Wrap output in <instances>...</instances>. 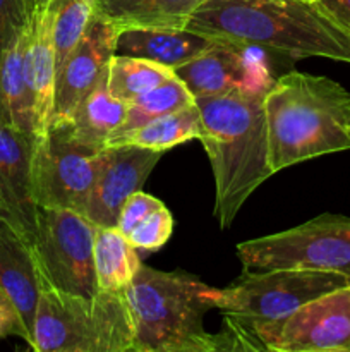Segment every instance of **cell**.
I'll return each mask as SVG.
<instances>
[{
  "instance_id": "18",
  "label": "cell",
  "mask_w": 350,
  "mask_h": 352,
  "mask_svg": "<svg viewBox=\"0 0 350 352\" xmlns=\"http://www.w3.org/2000/svg\"><path fill=\"white\" fill-rule=\"evenodd\" d=\"M27 23L30 19L0 47V117L10 126L34 136L33 96L24 65Z\"/></svg>"
},
{
  "instance_id": "19",
  "label": "cell",
  "mask_w": 350,
  "mask_h": 352,
  "mask_svg": "<svg viewBox=\"0 0 350 352\" xmlns=\"http://www.w3.org/2000/svg\"><path fill=\"white\" fill-rule=\"evenodd\" d=\"M206 0H93V14L117 30L175 28L184 30Z\"/></svg>"
},
{
  "instance_id": "16",
  "label": "cell",
  "mask_w": 350,
  "mask_h": 352,
  "mask_svg": "<svg viewBox=\"0 0 350 352\" xmlns=\"http://www.w3.org/2000/svg\"><path fill=\"white\" fill-rule=\"evenodd\" d=\"M54 0H40L27 23L26 65L27 82L33 96L34 136L47 134L51 126L57 86V62L54 43Z\"/></svg>"
},
{
  "instance_id": "6",
  "label": "cell",
  "mask_w": 350,
  "mask_h": 352,
  "mask_svg": "<svg viewBox=\"0 0 350 352\" xmlns=\"http://www.w3.org/2000/svg\"><path fill=\"white\" fill-rule=\"evenodd\" d=\"M36 352H134L126 291L78 296L43 285L33 325Z\"/></svg>"
},
{
  "instance_id": "25",
  "label": "cell",
  "mask_w": 350,
  "mask_h": 352,
  "mask_svg": "<svg viewBox=\"0 0 350 352\" xmlns=\"http://www.w3.org/2000/svg\"><path fill=\"white\" fill-rule=\"evenodd\" d=\"M54 43L57 76L84 34L93 16V0H54Z\"/></svg>"
},
{
  "instance_id": "31",
  "label": "cell",
  "mask_w": 350,
  "mask_h": 352,
  "mask_svg": "<svg viewBox=\"0 0 350 352\" xmlns=\"http://www.w3.org/2000/svg\"><path fill=\"white\" fill-rule=\"evenodd\" d=\"M305 2H318V0H305Z\"/></svg>"
},
{
  "instance_id": "1",
  "label": "cell",
  "mask_w": 350,
  "mask_h": 352,
  "mask_svg": "<svg viewBox=\"0 0 350 352\" xmlns=\"http://www.w3.org/2000/svg\"><path fill=\"white\" fill-rule=\"evenodd\" d=\"M185 28L292 58L325 57L350 64V30L318 2L206 0Z\"/></svg>"
},
{
  "instance_id": "26",
  "label": "cell",
  "mask_w": 350,
  "mask_h": 352,
  "mask_svg": "<svg viewBox=\"0 0 350 352\" xmlns=\"http://www.w3.org/2000/svg\"><path fill=\"white\" fill-rule=\"evenodd\" d=\"M174 232V217L170 210L161 203L158 208L148 213L129 232L127 239L136 250L158 251L168 243Z\"/></svg>"
},
{
  "instance_id": "5",
  "label": "cell",
  "mask_w": 350,
  "mask_h": 352,
  "mask_svg": "<svg viewBox=\"0 0 350 352\" xmlns=\"http://www.w3.org/2000/svg\"><path fill=\"white\" fill-rule=\"evenodd\" d=\"M213 287L184 272L141 265L126 289L134 352H218L222 336L205 329Z\"/></svg>"
},
{
  "instance_id": "30",
  "label": "cell",
  "mask_w": 350,
  "mask_h": 352,
  "mask_svg": "<svg viewBox=\"0 0 350 352\" xmlns=\"http://www.w3.org/2000/svg\"><path fill=\"white\" fill-rule=\"evenodd\" d=\"M319 6L350 30V0H318Z\"/></svg>"
},
{
  "instance_id": "29",
  "label": "cell",
  "mask_w": 350,
  "mask_h": 352,
  "mask_svg": "<svg viewBox=\"0 0 350 352\" xmlns=\"http://www.w3.org/2000/svg\"><path fill=\"white\" fill-rule=\"evenodd\" d=\"M9 336H16L21 339L19 322H17V316L12 308L0 299V340Z\"/></svg>"
},
{
  "instance_id": "15",
  "label": "cell",
  "mask_w": 350,
  "mask_h": 352,
  "mask_svg": "<svg viewBox=\"0 0 350 352\" xmlns=\"http://www.w3.org/2000/svg\"><path fill=\"white\" fill-rule=\"evenodd\" d=\"M36 138L0 117V212L33 241L38 206L31 189V164Z\"/></svg>"
},
{
  "instance_id": "14",
  "label": "cell",
  "mask_w": 350,
  "mask_h": 352,
  "mask_svg": "<svg viewBox=\"0 0 350 352\" xmlns=\"http://www.w3.org/2000/svg\"><path fill=\"white\" fill-rule=\"evenodd\" d=\"M43 278L33 246L12 220L0 212V299L16 313L21 339L31 347Z\"/></svg>"
},
{
  "instance_id": "3",
  "label": "cell",
  "mask_w": 350,
  "mask_h": 352,
  "mask_svg": "<svg viewBox=\"0 0 350 352\" xmlns=\"http://www.w3.org/2000/svg\"><path fill=\"white\" fill-rule=\"evenodd\" d=\"M264 112L273 174L350 150V91L326 76H278L264 95Z\"/></svg>"
},
{
  "instance_id": "22",
  "label": "cell",
  "mask_w": 350,
  "mask_h": 352,
  "mask_svg": "<svg viewBox=\"0 0 350 352\" xmlns=\"http://www.w3.org/2000/svg\"><path fill=\"white\" fill-rule=\"evenodd\" d=\"M100 291H126L141 268L137 250L117 227H98L93 248Z\"/></svg>"
},
{
  "instance_id": "21",
  "label": "cell",
  "mask_w": 350,
  "mask_h": 352,
  "mask_svg": "<svg viewBox=\"0 0 350 352\" xmlns=\"http://www.w3.org/2000/svg\"><path fill=\"white\" fill-rule=\"evenodd\" d=\"M201 133V116L196 102L177 112L151 120L137 129L115 134L105 143V146H139L148 150L161 151L178 146L189 140H196Z\"/></svg>"
},
{
  "instance_id": "17",
  "label": "cell",
  "mask_w": 350,
  "mask_h": 352,
  "mask_svg": "<svg viewBox=\"0 0 350 352\" xmlns=\"http://www.w3.org/2000/svg\"><path fill=\"white\" fill-rule=\"evenodd\" d=\"M218 41L205 34L175 28H132L119 31L115 40V55L146 58L165 67L178 65L205 54Z\"/></svg>"
},
{
  "instance_id": "7",
  "label": "cell",
  "mask_w": 350,
  "mask_h": 352,
  "mask_svg": "<svg viewBox=\"0 0 350 352\" xmlns=\"http://www.w3.org/2000/svg\"><path fill=\"white\" fill-rule=\"evenodd\" d=\"M247 270L302 268L350 278V219L323 213L292 229L237 244Z\"/></svg>"
},
{
  "instance_id": "12",
  "label": "cell",
  "mask_w": 350,
  "mask_h": 352,
  "mask_svg": "<svg viewBox=\"0 0 350 352\" xmlns=\"http://www.w3.org/2000/svg\"><path fill=\"white\" fill-rule=\"evenodd\" d=\"M161 155V151L139 146L103 148L102 168L82 215L98 227H115L122 205L130 195L141 191Z\"/></svg>"
},
{
  "instance_id": "9",
  "label": "cell",
  "mask_w": 350,
  "mask_h": 352,
  "mask_svg": "<svg viewBox=\"0 0 350 352\" xmlns=\"http://www.w3.org/2000/svg\"><path fill=\"white\" fill-rule=\"evenodd\" d=\"M102 164L103 148L78 141L67 126L50 127L34 141L31 189L36 206L84 213Z\"/></svg>"
},
{
  "instance_id": "8",
  "label": "cell",
  "mask_w": 350,
  "mask_h": 352,
  "mask_svg": "<svg viewBox=\"0 0 350 352\" xmlns=\"http://www.w3.org/2000/svg\"><path fill=\"white\" fill-rule=\"evenodd\" d=\"M98 226L82 213L38 206L31 241L43 285L78 296L100 291L93 248Z\"/></svg>"
},
{
  "instance_id": "2",
  "label": "cell",
  "mask_w": 350,
  "mask_h": 352,
  "mask_svg": "<svg viewBox=\"0 0 350 352\" xmlns=\"http://www.w3.org/2000/svg\"><path fill=\"white\" fill-rule=\"evenodd\" d=\"M266 91H232L196 98L202 143L215 179V217L229 229L249 196L273 175Z\"/></svg>"
},
{
  "instance_id": "27",
  "label": "cell",
  "mask_w": 350,
  "mask_h": 352,
  "mask_svg": "<svg viewBox=\"0 0 350 352\" xmlns=\"http://www.w3.org/2000/svg\"><path fill=\"white\" fill-rule=\"evenodd\" d=\"M161 203L163 201H160V199L154 198V196L148 195V192L136 191L134 195H130L129 198H127V201L124 203L122 208H120L115 227L127 237L130 230H132L148 213H151L154 208H158Z\"/></svg>"
},
{
  "instance_id": "4",
  "label": "cell",
  "mask_w": 350,
  "mask_h": 352,
  "mask_svg": "<svg viewBox=\"0 0 350 352\" xmlns=\"http://www.w3.org/2000/svg\"><path fill=\"white\" fill-rule=\"evenodd\" d=\"M350 285L331 272L302 268L247 270L225 289L211 292L213 309L222 311L223 351H266L264 344L288 315L305 302Z\"/></svg>"
},
{
  "instance_id": "23",
  "label": "cell",
  "mask_w": 350,
  "mask_h": 352,
  "mask_svg": "<svg viewBox=\"0 0 350 352\" xmlns=\"http://www.w3.org/2000/svg\"><path fill=\"white\" fill-rule=\"evenodd\" d=\"M174 76V69L146 58L113 55L108 64V89L115 98L132 102Z\"/></svg>"
},
{
  "instance_id": "24",
  "label": "cell",
  "mask_w": 350,
  "mask_h": 352,
  "mask_svg": "<svg viewBox=\"0 0 350 352\" xmlns=\"http://www.w3.org/2000/svg\"><path fill=\"white\" fill-rule=\"evenodd\" d=\"M194 102V96L189 91L187 86L174 74L170 79L161 82L160 86L153 88L151 91L144 93V95L137 96L132 102H129L126 120H124V124L119 127L115 134L137 129V127L144 126V124L151 122V120L158 119V117H163L167 113L177 112V110L184 109V107L192 105Z\"/></svg>"
},
{
  "instance_id": "28",
  "label": "cell",
  "mask_w": 350,
  "mask_h": 352,
  "mask_svg": "<svg viewBox=\"0 0 350 352\" xmlns=\"http://www.w3.org/2000/svg\"><path fill=\"white\" fill-rule=\"evenodd\" d=\"M38 3L40 0H0V47L30 19Z\"/></svg>"
},
{
  "instance_id": "20",
  "label": "cell",
  "mask_w": 350,
  "mask_h": 352,
  "mask_svg": "<svg viewBox=\"0 0 350 352\" xmlns=\"http://www.w3.org/2000/svg\"><path fill=\"white\" fill-rule=\"evenodd\" d=\"M129 103L115 98L108 89V67L103 71L96 85L79 102L67 124L69 133L89 146L105 148L108 138L119 131L127 116Z\"/></svg>"
},
{
  "instance_id": "11",
  "label": "cell",
  "mask_w": 350,
  "mask_h": 352,
  "mask_svg": "<svg viewBox=\"0 0 350 352\" xmlns=\"http://www.w3.org/2000/svg\"><path fill=\"white\" fill-rule=\"evenodd\" d=\"M264 349L350 352V285L305 302L277 327Z\"/></svg>"
},
{
  "instance_id": "13",
  "label": "cell",
  "mask_w": 350,
  "mask_h": 352,
  "mask_svg": "<svg viewBox=\"0 0 350 352\" xmlns=\"http://www.w3.org/2000/svg\"><path fill=\"white\" fill-rule=\"evenodd\" d=\"M119 30L95 14L89 19L84 34L65 60L57 76L51 126H62L71 120L72 112L89 89L96 85L115 55Z\"/></svg>"
},
{
  "instance_id": "10",
  "label": "cell",
  "mask_w": 350,
  "mask_h": 352,
  "mask_svg": "<svg viewBox=\"0 0 350 352\" xmlns=\"http://www.w3.org/2000/svg\"><path fill=\"white\" fill-rule=\"evenodd\" d=\"M250 45L218 40L205 54L174 69V74L196 98L232 91H268L271 69Z\"/></svg>"
}]
</instances>
